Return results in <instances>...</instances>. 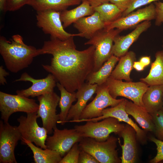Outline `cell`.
I'll list each match as a JSON object with an SVG mask.
<instances>
[{"mask_svg": "<svg viewBox=\"0 0 163 163\" xmlns=\"http://www.w3.org/2000/svg\"><path fill=\"white\" fill-rule=\"evenodd\" d=\"M73 37L64 40L50 37L39 49L40 55L53 56L50 65H42L43 69L70 92L80 88L93 72L95 50L94 45L83 50H77Z\"/></svg>", "mask_w": 163, "mask_h": 163, "instance_id": "cell-1", "label": "cell"}, {"mask_svg": "<svg viewBox=\"0 0 163 163\" xmlns=\"http://www.w3.org/2000/svg\"><path fill=\"white\" fill-rule=\"evenodd\" d=\"M0 53L6 68L14 73L28 67L34 58L40 55L39 49L25 44L19 34L13 35L10 40L0 36Z\"/></svg>", "mask_w": 163, "mask_h": 163, "instance_id": "cell-2", "label": "cell"}, {"mask_svg": "<svg viewBox=\"0 0 163 163\" xmlns=\"http://www.w3.org/2000/svg\"><path fill=\"white\" fill-rule=\"evenodd\" d=\"M118 140L113 136L104 141L85 137L79 142L78 145L81 150L90 154L99 163H120L121 160L116 150Z\"/></svg>", "mask_w": 163, "mask_h": 163, "instance_id": "cell-3", "label": "cell"}, {"mask_svg": "<svg viewBox=\"0 0 163 163\" xmlns=\"http://www.w3.org/2000/svg\"><path fill=\"white\" fill-rule=\"evenodd\" d=\"M122 31L117 28L107 30L104 28L97 31L85 45L95 47L94 67L93 72L98 70L112 55L113 43L115 37Z\"/></svg>", "mask_w": 163, "mask_h": 163, "instance_id": "cell-4", "label": "cell"}, {"mask_svg": "<svg viewBox=\"0 0 163 163\" xmlns=\"http://www.w3.org/2000/svg\"><path fill=\"white\" fill-rule=\"evenodd\" d=\"M86 122L83 125H75L74 128L83 138H91L98 141L106 140L112 133L119 135L125 126L118 119L112 117L99 122Z\"/></svg>", "mask_w": 163, "mask_h": 163, "instance_id": "cell-5", "label": "cell"}, {"mask_svg": "<svg viewBox=\"0 0 163 163\" xmlns=\"http://www.w3.org/2000/svg\"><path fill=\"white\" fill-rule=\"evenodd\" d=\"M111 96L117 99L119 96L130 100L135 104L145 108L142 98L149 86L142 82H123L122 80L115 79L109 77L104 83Z\"/></svg>", "mask_w": 163, "mask_h": 163, "instance_id": "cell-6", "label": "cell"}, {"mask_svg": "<svg viewBox=\"0 0 163 163\" xmlns=\"http://www.w3.org/2000/svg\"><path fill=\"white\" fill-rule=\"evenodd\" d=\"M39 107V104L34 99L0 91L1 118L4 122H8L9 117L14 113L22 112L27 113L37 112Z\"/></svg>", "mask_w": 163, "mask_h": 163, "instance_id": "cell-7", "label": "cell"}, {"mask_svg": "<svg viewBox=\"0 0 163 163\" xmlns=\"http://www.w3.org/2000/svg\"><path fill=\"white\" fill-rule=\"evenodd\" d=\"M60 11L47 10L37 11V25L44 33L50 34V37L61 40L72 36L80 37L79 33L71 34L66 31L60 18Z\"/></svg>", "mask_w": 163, "mask_h": 163, "instance_id": "cell-8", "label": "cell"}, {"mask_svg": "<svg viewBox=\"0 0 163 163\" xmlns=\"http://www.w3.org/2000/svg\"><path fill=\"white\" fill-rule=\"evenodd\" d=\"M37 112L27 113V116H21L17 119L19 125L18 128L22 139L34 142L37 146L46 149L47 132L43 127H40L37 122L39 118ZM21 139V140H22Z\"/></svg>", "mask_w": 163, "mask_h": 163, "instance_id": "cell-9", "label": "cell"}, {"mask_svg": "<svg viewBox=\"0 0 163 163\" xmlns=\"http://www.w3.org/2000/svg\"><path fill=\"white\" fill-rule=\"evenodd\" d=\"M21 135L18 126L0 121V163H17L14 149Z\"/></svg>", "mask_w": 163, "mask_h": 163, "instance_id": "cell-10", "label": "cell"}, {"mask_svg": "<svg viewBox=\"0 0 163 163\" xmlns=\"http://www.w3.org/2000/svg\"><path fill=\"white\" fill-rule=\"evenodd\" d=\"M37 98L39 102L37 115L41 119L43 127L46 129L48 134H50L59 120L56 108L60 97L53 91L38 96Z\"/></svg>", "mask_w": 163, "mask_h": 163, "instance_id": "cell-11", "label": "cell"}, {"mask_svg": "<svg viewBox=\"0 0 163 163\" xmlns=\"http://www.w3.org/2000/svg\"><path fill=\"white\" fill-rule=\"evenodd\" d=\"M94 100L83 110L79 119H88L99 117L102 111L109 106L114 107L121 102L123 98L117 99L110 95L108 89L104 84L98 85Z\"/></svg>", "mask_w": 163, "mask_h": 163, "instance_id": "cell-12", "label": "cell"}, {"mask_svg": "<svg viewBox=\"0 0 163 163\" xmlns=\"http://www.w3.org/2000/svg\"><path fill=\"white\" fill-rule=\"evenodd\" d=\"M52 136L47 137L46 142L47 148L59 152L62 157L74 145L79 142L83 138L74 129H53Z\"/></svg>", "mask_w": 163, "mask_h": 163, "instance_id": "cell-13", "label": "cell"}, {"mask_svg": "<svg viewBox=\"0 0 163 163\" xmlns=\"http://www.w3.org/2000/svg\"><path fill=\"white\" fill-rule=\"evenodd\" d=\"M155 5L152 3L144 8L138 9L111 23L105 24L104 29L108 30L117 28L123 31L136 27L144 21L155 19Z\"/></svg>", "mask_w": 163, "mask_h": 163, "instance_id": "cell-14", "label": "cell"}, {"mask_svg": "<svg viewBox=\"0 0 163 163\" xmlns=\"http://www.w3.org/2000/svg\"><path fill=\"white\" fill-rule=\"evenodd\" d=\"M126 99L123 100L117 105L110 108H106L102 111L101 116L97 117L88 119H79L75 121L78 123L91 121L93 122L98 121L105 118L114 117L120 122H123L132 126L135 130L137 139L142 144L145 143L146 141V135L145 131L142 129L129 117V115L125 110Z\"/></svg>", "mask_w": 163, "mask_h": 163, "instance_id": "cell-15", "label": "cell"}, {"mask_svg": "<svg viewBox=\"0 0 163 163\" xmlns=\"http://www.w3.org/2000/svg\"><path fill=\"white\" fill-rule=\"evenodd\" d=\"M19 81H28L32 83V85L28 88L16 91L17 94L27 97H38L53 91L57 82L54 77L51 73L44 78L36 79L26 72L23 73L19 79L14 82Z\"/></svg>", "mask_w": 163, "mask_h": 163, "instance_id": "cell-16", "label": "cell"}, {"mask_svg": "<svg viewBox=\"0 0 163 163\" xmlns=\"http://www.w3.org/2000/svg\"><path fill=\"white\" fill-rule=\"evenodd\" d=\"M151 26V21H145L137 25L133 30L128 34L117 36L113 41V55L119 58L124 55L128 52L131 45Z\"/></svg>", "mask_w": 163, "mask_h": 163, "instance_id": "cell-17", "label": "cell"}, {"mask_svg": "<svg viewBox=\"0 0 163 163\" xmlns=\"http://www.w3.org/2000/svg\"><path fill=\"white\" fill-rule=\"evenodd\" d=\"M123 140V144H121L118 139V142L122 149V156L120 157L121 163H135L137 158L138 140L134 129L127 124L119 135Z\"/></svg>", "mask_w": 163, "mask_h": 163, "instance_id": "cell-18", "label": "cell"}, {"mask_svg": "<svg viewBox=\"0 0 163 163\" xmlns=\"http://www.w3.org/2000/svg\"><path fill=\"white\" fill-rule=\"evenodd\" d=\"M98 85L85 83L76 92L77 101L70 108L65 123L69 120L79 119L83 110L87 105L88 101L95 93Z\"/></svg>", "mask_w": 163, "mask_h": 163, "instance_id": "cell-19", "label": "cell"}, {"mask_svg": "<svg viewBox=\"0 0 163 163\" xmlns=\"http://www.w3.org/2000/svg\"><path fill=\"white\" fill-rule=\"evenodd\" d=\"M73 24L74 27L80 34V37L88 39L105 26L99 14L95 11L91 15L82 18Z\"/></svg>", "mask_w": 163, "mask_h": 163, "instance_id": "cell-20", "label": "cell"}, {"mask_svg": "<svg viewBox=\"0 0 163 163\" xmlns=\"http://www.w3.org/2000/svg\"><path fill=\"white\" fill-rule=\"evenodd\" d=\"M125 110L127 114L133 117L144 130L154 132L155 127L152 116L145 108L126 100Z\"/></svg>", "mask_w": 163, "mask_h": 163, "instance_id": "cell-21", "label": "cell"}, {"mask_svg": "<svg viewBox=\"0 0 163 163\" xmlns=\"http://www.w3.org/2000/svg\"><path fill=\"white\" fill-rule=\"evenodd\" d=\"M163 85H151L143 94L145 109L151 115L163 109Z\"/></svg>", "mask_w": 163, "mask_h": 163, "instance_id": "cell-22", "label": "cell"}, {"mask_svg": "<svg viewBox=\"0 0 163 163\" xmlns=\"http://www.w3.org/2000/svg\"><path fill=\"white\" fill-rule=\"evenodd\" d=\"M136 60L135 53L128 51L120 58L118 64L113 69L110 78L118 80H124L126 82H132L130 75L133 68L134 62Z\"/></svg>", "mask_w": 163, "mask_h": 163, "instance_id": "cell-23", "label": "cell"}, {"mask_svg": "<svg viewBox=\"0 0 163 163\" xmlns=\"http://www.w3.org/2000/svg\"><path fill=\"white\" fill-rule=\"evenodd\" d=\"M95 12L94 8L85 1L77 7L70 10L66 9L60 12V18L64 28L74 23L79 19L90 16Z\"/></svg>", "mask_w": 163, "mask_h": 163, "instance_id": "cell-24", "label": "cell"}, {"mask_svg": "<svg viewBox=\"0 0 163 163\" xmlns=\"http://www.w3.org/2000/svg\"><path fill=\"white\" fill-rule=\"evenodd\" d=\"M81 2V0H31L28 5L36 11L52 10L61 12Z\"/></svg>", "mask_w": 163, "mask_h": 163, "instance_id": "cell-25", "label": "cell"}, {"mask_svg": "<svg viewBox=\"0 0 163 163\" xmlns=\"http://www.w3.org/2000/svg\"><path fill=\"white\" fill-rule=\"evenodd\" d=\"M155 60L152 63L148 75L140 79L149 86L163 85V50L157 51Z\"/></svg>", "mask_w": 163, "mask_h": 163, "instance_id": "cell-26", "label": "cell"}, {"mask_svg": "<svg viewBox=\"0 0 163 163\" xmlns=\"http://www.w3.org/2000/svg\"><path fill=\"white\" fill-rule=\"evenodd\" d=\"M119 59L120 58L112 55L98 70L89 74L86 80L87 82L91 84H97L98 85L104 84Z\"/></svg>", "mask_w": 163, "mask_h": 163, "instance_id": "cell-27", "label": "cell"}, {"mask_svg": "<svg viewBox=\"0 0 163 163\" xmlns=\"http://www.w3.org/2000/svg\"><path fill=\"white\" fill-rule=\"evenodd\" d=\"M22 142L30 149L35 163H59L62 157L58 152L48 149H42L35 145L31 142L22 139Z\"/></svg>", "mask_w": 163, "mask_h": 163, "instance_id": "cell-28", "label": "cell"}, {"mask_svg": "<svg viewBox=\"0 0 163 163\" xmlns=\"http://www.w3.org/2000/svg\"><path fill=\"white\" fill-rule=\"evenodd\" d=\"M56 85L60 92V97L59 103L60 112L59 114V120L57 123L64 125L72 103L77 100L76 92L68 91L65 88L58 82Z\"/></svg>", "mask_w": 163, "mask_h": 163, "instance_id": "cell-29", "label": "cell"}, {"mask_svg": "<svg viewBox=\"0 0 163 163\" xmlns=\"http://www.w3.org/2000/svg\"><path fill=\"white\" fill-rule=\"evenodd\" d=\"M105 24L111 23L122 17L123 11L116 5L107 2L94 8Z\"/></svg>", "mask_w": 163, "mask_h": 163, "instance_id": "cell-30", "label": "cell"}, {"mask_svg": "<svg viewBox=\"0 0 163 163\" xmlns=\"http://www.w3.org/2000/svg\"><path fill=\"white\" fill-rule=\"evenodd\" d=\"M152 115L155 127L153 133L157 139L163 141V110H160Z\"/></svg>", "mask_w": 163, "mask_h": 163, "instance_id": "cell-31", "label": "cell"}, {"mask_svg": "<svg viewBox=\"0 0 163 163\" xmlns=\"http://www.w3.org/2000/svg\"><path fill=\"white\" fill-rule=\"evenodd\" d=\"M81 150L78 142L75 144L59 162V163H78Z\"/></svg>", "mask_w": 163, "mask_h": 163, "instance_id": "cell-32", "label": "cell"}, {"mask_svg": "<svg viewBox=\"0 0 163 163\" xmlns=\"http://www.w3.org/2000/svg\"><path fill=\"white\" fill-rule=\"evenodd\" d=\"M149 139L151 141L155 144L157 149L156 155L150 160V162L151 163H158L163 161V141L153 136L150 137Z\"/></svg>", "mask_w": 163, "mask_h": 163, "instance_id": "cell-33", "label": "cell"}, {"mask_svg": "<svg viewBox=\"0 0 163 163\" xmlns=\"http://www.w3.org/2000/svg\"><path fill=\"white\" fill-rule=\"evenodd\" d=\"M31 0H7L6 12L16 11L24 5H28Z\"/></svg>", "mask_w": 163, "mask_h": 163, "instance_id": "cell-34", "label": "cell"}, {"mask_svg": "<svg viewBox=\"0 0 163 163\" xmlns=\"http://www.w3.org/2000/svg\"><path fill=\"white\" fill-rule=\"evenodd\" d=\"M159 0H134L130 6L123 12L122 17L125 16L136 9Z\"/></svg>", "mask_w": 163, "mask_h": 163, "instance_id": "cell-35", "label": "cell"}, {"mask_svg": "<svg viewBox=\"0 0 163 163\" xmlns=\"http://www.w3.org/2000/svg\"><path fill=\"white\" fill-rule=\"evenodd\" d=\"M156 12L155 24L160 26L163 24V2L158 1L154 2Z\"/></svg>", "mask_w": 163, "mask_h": 163, "instance_id": "cell-36", "label": "cell"}, {"mask_svg": "<svg viewBox=\"0 0 163 163\" xmlns=\"http://www.w3.org/2000/svg\"><path fill=\"white\" fill-rule=\"evenodd\" d=\"M78 163H99V162L89 153L81 150Z\"/></svg>", "mask_w": 163, "mask_h": 163, "instance_id": "cell-37", "label": "cell"}, {"mask_svg": "<svg viewBox=\"0 0 163 163\" xmlns=\"http://www.w3.org/2000/svg\"><path fill=\"white\" fill-rule=\"evenodd\" d=\"M134 0H110L109 2L117 5L123 12L128 8Z\"/></svg>", "mask_w": 163, "mask_h": 163, "instance_id": "cell-38", "label": "cell"}, {"mask_svg": "<svg viewBox=\"0 0 163 163\" xmlns=\"http://www.w3.org/2000/svg\"><path fill=\"white\" fill-rule=\"evenodd\" d=\"M9 73L3 68V66H0V83L1 85H4L7 83V81L5 77L9 75Z\"/></svg>", "mask_w": 163, "mask_h": 163, "instance_id": "cell-39", "label": "cell"}, {"mask_svg": "<svg viewBox=\"0 0 163 163\" xmlns=\"http://www.w3.org/2000/svg\"><path fill=\"white\" fill-rule=\"evenodd\" d=\"M110 0H87L89 4L94 8L104 3L108 2Z\"/></svg>", "mask_w": 163, "mask_h": 163, "instance_id": "cell-40", "label": "cell"}, {"mask_svg": "<svg viewBox=\"0 0 163 163\" xmlns=\"http://www.w3.org/2000/svg\"><path fill=\"white\" fill-rule=\"evenodd\" d=\"M139 61L145 67L148 66L150 63V57L148 56L142 57L140 59Z\"/></svg>", "mask_w": 163, "mask_h": 163, "instance_id": "cell-41", "label": "cell"}, {"mask_svg": "<svg viewBox=\"0 0 163 163\" xmlns=\"http://www.w3.org/2000/svg\"><path fill=\"white\" fill-rule=\"evenodd\" d=\"M133 67L136 71H141L143 70L145 67L139 61H135L134 63Z\"/></svg>", "mask_w": 163, "mask_h": 163, "instance_id": "cell-42", "label": "cell"}, {"mask_svg": "<svg viewBox=\"0 0 163 163\" xmlns=\"http://www.w3.org/2000/svg\"><path fill=\"white\" fill-rule=\"evenodd\" d=\"M7 0H0V9L1 11L6 12V4Z\"/></svg>", "mask_w": 163, "mask_h": 163, "instance_id": "cell-43", "label": "cell"}, {"mask_svg": "<svg viewBox=\"0 0 163 163\" xmlns=\"http://www.w3.org/2000/svg\"><path fill=\"white\" fill-rule=\"evenodd\" d=\"M82 2L83 1H87V0H81Z\"/></svg>", "mask_w": 163, "mask_h": 163, "instance_id": "cell-44", "label": "cell"}, {"mask_svg": "<svg viewBox=\"0 0 163 163\" xmlns=\"http://www.w3.org/2000/svg\"><path fill=\"white\" fill-rule=\"evenodd\" d=\"M162 47H163V40H162Z\"/></svg>", "mask_w": 163, "mask_h": 163, "instance_id": "cell-45", "label": "cell"}, {"mask_svg": "<svg viewBox=\"0 0 163 163\" xmlns=\"http://www.w3.org/2000/svg\"></svg>", "mask_w": 163, "mask_h": 163, "instance_id": "cell-46", "label": "cell"}]
</instances>
